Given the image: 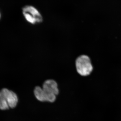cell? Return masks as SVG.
<instances>
[{
	"label": "cell",
	"mask_w": 121,
	"mask_h": 121,
	"mask_svg": "<svg viewBox=\"0 0 121 121\" xmlns=\"http://www.w3.org/2000/svg\"><path fill=\"white\" fill-rule=\"evenodd\" d=\"M18 102L17 95L13 91L6 88L0 91V109L4 110L15 108Z\"/></svg>",
	"instance_id": "cell-1"
},
{
	"label": "cell",
	"mask_w": 121,
	"mask_h": 121,
	"mask_svg": "<svg viewBox=\"0 0 121 121\" xmlns=\"http://www.w3.org/2000/svg\"><path fill=\"white\" fill-rule=\"evenodd\" d=\"M76 69L77 72L82 76L89 75L93 71V67L90 59L86 55L78 56L75 62Z\"/></svg>",
	"instance_id": "cell-2"
},
{
	"label": "cell",
	"mask_w": 121,
	"mask_h": 121,
	"mask_svg": "<svg viewBox=\"0 0 121 121\" xmlns=\"http://www.w3.org/2000/svg\"><path fill=\"white\" fill-rule=\"evenodd\" d=\"M22 11L24 17L29 23L35 25L43 22V18L42 15L34 6L25 5L22 8Z\"/></svg>",
	"instance_id": "cell-3"
},
{
	"label": "cell",
	"mask_w": 121,
	"mask_h": 121,
	"mask_svg": "<svg viewBox=\"0 0 121 121\" xmlns=\"http://www.w3.org/2000/svg\"><path fill=\"white\" fill-rule=\"evenodd\" d=\"M43 89L46 93L56 95L58 94L59 90L57 82L52 79L45 80L43 84Z\"/></svg>",
	"instance_id": "cell-4"
},
{
	"label": "cell",
	"mask_w": 121,
	"mask_h": 121,
	"mask_svg": "<svg viewBox=\"0 0 121 121\" xmlns=\"http://www.w3.org/2000/svg\"><path fill=\"white\" fill-rule=\"evenodd\" d=\"M34 93L35 97L39 101H47V94L42 87L39 86L35 87Z\"/></svg>",
	"instance_id": "cell-5"
},
{
	"label": "cell",
	"mask_w": 121,
	"mask_h": 121,
	"mask_svg": "<svg viewBox=\"0 0 121 121\" xmlns=\"http://www.w3.org/2000/svg\"><path fill=\"white\" fill-rule=\"evenodd\" d=\"M0 17H1V13H0Z\"/></svg>",
	"instance_id": "cell-6"
}]
</instances>
